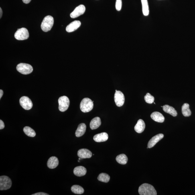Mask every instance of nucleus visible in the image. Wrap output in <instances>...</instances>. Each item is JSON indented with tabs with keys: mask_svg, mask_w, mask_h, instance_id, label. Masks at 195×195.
Here are the masks:
<instances>
[{
	"mask_svg": "<svg viewBox=\"0 0 195 195\" xmlns=\"http://www.w3.org/2000/svg\"><path fill=\"white\" fill-rule=\"evenodd\" d=\"M139 193L141 195H157V192L154 187L151 185L145 183L139 187Z\"/></svg>",
	"mask_w": 195,
	"mask_h": 195,
	"instance_id": "1",
	"label": "nucleus"
},
{
	"mask_svg": "<svg viewBox=\"0 0 195 195\" xmlns=\"http://www.w3.org/2000/svg\"><path fill=\"white\" fill-rule=\"evenodd\" d=\"M93 101L90 98H85L82 100L80 104V108L83 113H88L93 109Z\"/></svg>",
	"mask_w": 195,
	"mask_h": 195,
	"instance_id": "2",
	"label": "nucleus"
},
{
	"mask_svg": "<svg viewBox=\"0 0 195 195\" xmlns=\"http://www.w3.org/2000/svg\"><path fill=\"white\" fill-rule=\"evenodd\" d=\"M54 23V18L50 15L47 16L43 20L41 25V28L45 32H48L52 29Z\"/></svg>",
	"mask_w": 195,
	"mask_h": 195,
	"instance_id": "3",
	"label": "nucleus"
},
{
	"mask_svg": "<svg viewBox=\"0 0 195 195\" xmlns=\"http://www.w3.org/2000/svg\"><path fill=\"white\" fill-rule=\"evenodd\" d=\"M59 109L61 112L66 111L69 107L70 101L68 97L66 96H61L58 99Z\"/></svg>",
	"mask_w": 195,
	"mask_h": 195,
	"instance_id": "4",
	"label": "nucleus"
},
{
	"mask_svg": "<svg viewBox=\"0 0 195 195\" xmlns=\"http://www.w3.org/2000/svg\"><path fill=\"white\" fill-rule=\"evenodd\" d=\"M16 69L21 74L25 75L30 74L33 71V68L31 65L23 63L18 64Z\"/></svg>",
	"mask_w": 195,
	"mask_h": 195,
	"instance_id": "5",
	"label": "nucleus"
},
{
	"mask_svg": "<svg viewBox=\"0 0 195 195\" xmlns=\"http://www.w3.org/2000/svg\"><path fill=\"white\" fill-rule=\"evenodd\" d=\"M12 182L9 177L5 176L0 177V190H7L10 188Z\"/></svg>",
	"mask_w": 195,
	"mask_h": 195,
	"instance_id": "6",
	"label": "nucleus"
},
{
	"mask_svg": "<svg viewBox=\"0 0 195 195\" xmlns=\"http://www.w3.org/2000/svg\"><path fill=\"white\" fill-rule=\"evenodd\" d=\"M29 33L28 30L24 27L18 29L15 34V37L18 40H26L28 38Z\"/></svg>",
	"mask_w": 195,
	"mask_h": 195,
	"instance_id": "7",
	"label": "nucleus"
},
{
	"mask_svg": "<svg viewBox=\"0 0 195 195\" xmlns=\"http://www.w3.org/2000/svg\"><path fill=\"white\" fill-rule=\"evenodd\" d=\"M20 103L21 107L25 110H29L32 108V102L29 98L26 96H23L20 99Z\"/></svg>",
	"mask_w": 195,
	"mask_h": 195,
	"instance_id": "8",
	"label": "nucleus"
},
{
	"mask_svg": "<svg viewBox=\"0 0 195 195\" xmlns=\"http://www.w3.org/2000/svg\"><path fill=\"white\" fill-rule=\"evenodd\" d=\"M114 100L116 105L118 107L123 105L125 102V96L123 92L120 91L116 92L114 95Z\"/></svg>",
	"mask_w": 195,
	"mask_h": 195,
	"instance_id": "9",
	"label": "nucleus"
},
{
	"mask_svg": "<svg viewBox=\"0 0 195 195\" xmlns=\"http://www.w3.org/2000/svg\"><path fill=\"white\" fill-rule=\"evenodd\" d=\"M86 8L84 5H81L76 7L70 13V17L73 19L76 18L81 15L85 12Z\"/></svg>",
	"mask_w": 195,
	"mask_h": 195,
	"instance_id": "10",
	"label": "nucleus"
},
{
	"mask_svg": "<svg viewBox=\"0 0 195 195\" xmlns=\"http://www.w3.org/2000/svg\"><path fill=\"white\" fill-rule=\"evenodd\" d=\"M164 135L163 134H159L152 138L148 143V147L151 148L164 137Z\"/></svg>",
	"mask_w": 195,
	"mask_h": 195,
	"instance_id": "11",
	"label": "nucleus"
},
{
	"mask_svg": "<svg viewBox=\"0 0 195 195\" xmlns=\"http://www.w3.org/2000/svg\"><path fill=\"white\" fill-rule=\"evenodd\" d=\"M81 23L79 21L76 20L73 21L69 24L66 28V31L68 33L73 32L79 27Z\"/></svg>",
	"mask_w": 195,
	"mask_h": 195,
	"instance_id": "12",
	"label": "nucleus"
},
{
	"mask_svg": "<svg viewBox=\"0 0 195 195\" xmlns=\"http://www.w3.org/2000/svg\"><path fill=\"white\" fill-rule=\"evenodd\" d=\"M78 155L81 159L90 158L92 156V153L88 149H82L78 151Z\"/></svg>",
	"mask_w": 195,
	"mask_h": 195,
	"instance_id": "13",
	"label": "nucleus"
},
{
	"mask_svg": "<svg viewBox=\"0 0 195 195\" xmlns=\"http://www.w3.org/2000/svg\"><path fill=\"white\" fill-rule=\"evenodd\" d=\"M108 138V134L105 132L102 133L94 136L93 139L96 142H103L107 140Z\"/></svg>",
	"mask_w": 195,
	"mask_h": 195,
	"instance_id": "14",
	"label": "nucleus"
},
{
	"mask_svg": "<svg viewBox=\"0 0 195 195\" xmlns=\"http://www.w3.org/2000/svg\"><path fill=\"white\" fill-rule=\"evenodd\" d=\"M151 117L153 121L158 123H163L165 120L164 116L158 112H153L151 114Z\"/></svg>",
	"mask_w": 195,
	"mask_h": 195,
	"instance_id": "15",
	"label": "nucleus"
},
{
	"mask_svg": "<svg viewBox=\"0 0 195 195\" xmlns=\"http://www.w3.org/2000/svg\"><path fill=\"white\" fill-rule=\"evenodd\" d=\"M59 160L56 157H52L49 159L47 163V165L48 168L50 169H54L58 166Z\"/></svg>",
	"mask_w": 195,
	"mask_h": 195,
	"instance_id": "16",
	"label": "nucleus"
},
{
	"mask_svg": "<svg viewBox=\"0 0 195 195\" xmlns=\"http://www.w3.org/2000/svg\"><path fill=\"white\" fill-rule=\"evenodd\" d=\"M145 128V124L143 120L139 119L135 126V130L136 132L139 133H141L144 131Z\"/></svg>",
	"mask_w": 195,
	"mask_h": 195,
	"instance_id": "17",
	"label": "nucleus"
},
{
	"mask_svg": "<svg viewBox=\"0 0 195 195\" xmlns=\"http://www.w3.org/2000/svg\"><path fill=\"white\" fill-rule=\"evenodd\" d=\"M86 172L87 170L86 168L81 166L75 167L74 170V174L78 177L84 176L86 175Z\"/></svg>",
	"mask_w": 195,
	"mask_h": 195,
	"instance_id": "18",
	"label": "nucleus"
},
{
	"mask_svg": "<svg viewBox=\"0 0 195 195\" xmlns=\"http://www.w3.org/2000/svg\"><path fill=\"white\" fill-rule=\"evenodd\" d=\"M101 120L99 117H96L92 119L90 124V128L92 130L97 129L101 125Z\"/></svg>",
	"mask_w": 195,
	"mask_h": 195,
	"instance_id": "19",
	"label": "nucleus"
},
{
	"mask_svg": "<svg viewBox=\"0 0 195 195\" xmlns=\"http://www.w3.org/2000/svg\"><path fill=\"white\" fill-rule=\"evenodd\" d=\"M86 125L84 123H81L78 125L76 130L75 135L77 137H80L85 133L86 130Z\"/></svg>",
	"mask_w": 195,
	"mask_h": 195,
	"instance_id": "20",
	"label": "nucleus"
},
{
	"mask_svg": "<svg viewBox=\"0 0 195 195\" xmlns=\"http://www.w3.org/2000/svg\"><path fill=\"white\" fill-rule=\"evenodd\" d=\"M163 111L165 113L169 114L173 117H176L178 115L177 111L172 106L168 105H165L163 107Z\"/></svg>",
	"mask_w": 195,
	"mask_h": 195,
	"instance_id": "21",
	"label": "nucleus"
},
{
	"mask_svg": "<svg viewBox=\"0 0 195 195\" xmlns=\"http://www.w3.org/2000/svg\"><path fill=\"white\" fill-rule=\"evenodd\" d=\"M183 115L185 117H190L191 115V111L190 108V105L188 103H184L182 107Z\"/></svg>",
	"mask_w": 195,
	"mask_h": 195,
	"instance_id": "22",
	"label": "nucleus"
},
{
	"mask_svg": "<svg viewBox=\"0 0 195 195\" xmlns=\"http://www.w3.org/2000/svg\"><path fill=\"white\" fill-rule=\"evenodd\" d=\"M116 161L120 164L125 165L127 164L128 161V157L125 154H120L116 157Z\"/></svg>",
	"mask_w": 195,
	"mask_h": 195,
	"instance_id": "23",
	"label": "nucleus"
},
{
	"mask_svg": "<svg viewBox=\"0 0 195 195\" xmlns=\"http://www.w3.org/2000/svg\"><path fill=\"white\" fill-rule=\"evenodd\" d=\"M143 6V14L145 16H147L149 15V10L147 0H141Z\"/></svg>",
	"mask_w": 195,
	"mask_h": 195,
	"instance_id": "24",
	"label": "nucleus"
},
{
	"mask_svg": "<svg viewBox=\"0 0 195 195\" xmlns=\"http://www.w3.org/2000/svg\"><path fill=\"white\" fill-rule=\"evenodd\" d=\"M71 190L75 194H81L84 192V189L81 186L78 185H74L72 186Z\"/></svg>",
	"mask_w": 195,
	"mask_h": 195,
	"instance_id": "25",
	"label": "nucleus"
},
{
	"mask_svg": "<svg viewBox=\"0 0 195 195\" xmlns=\"http://www.w3.org/2000/svg\"><path fill=\"white\" fill-rule=\"evenodd\" d=\"M23 131L25 134L29 137H34L36 135V133L34 130L30 127H25L23 128Z\"/></svg>",
	"mask_w": 195,
	"mask_h": 195,
	"instance_id": "26",
	"label": "nucleus"
},
{
	"mask_svg": "<svg viewBox=\"0 0 195 195\" xmlns=\"http://www.w3.org/2000/svg\"><path fill=\"white\" fill-rule=\"evenodd\" d=\"M98 180L102 182L107 183L110 180V176L105 173H100L98 176Z\"/></svg>",
	"mask_w": 195,
	"mask_h": 195,
	"instance_id": "27",
	"label": "nucleus"
},
{
	"mask_svg": "<svg viewBox=\"0 0 195 195\" xmlns=\"http://www.w3.org/2000/svg\"><path fill=\"white\" fill-rule=\"evenodd\" d=\"M144 99L145 101L147 103L152 104L153 103L154 100V98L153 96H152L149 93H147L145 96Z\"/></svg>",
	"mask_w": 195,
	"mask_h": 195,
	"instance_id": "28",
	"label": "nucleus"
},
{
	"mask_svg": "<svg viewBox=\"0 0 195 195\" xmlns=\"http://www.w3.org/2000/svg\"><path fill=\"white\" fill-rule=\"evenodd\" d=\"M122 5V0H116L115 7L117 11L121 10Z\"/></svg>",
	"mask_w": 195,
	"mask_h": 195,
	"instance_id": "29",
	"label": "nucleus"
},
{
	"mask_svg": "<svg viewBox=\"0 0 195 195\" xmlns=\"http://www.w3.org/2000/svg\"><path fill=\"white\" fill-rule=\"evenodd\" d=\"M5 124L3 121L0 120V129H2L5 128Z\"/></svg>",
	"mask_w": 195,
	"mask_h": 195,
	"instance_id": "30",
	"label": "nucleus"
},
{
	"mask_svg": "<svg viewBox=\"0 0 195 195\" xmlns=\"http://www.w3.org/2000/svg\"><path fill=\"white\" fill-rule=\"evenodd\" d=\"M49 195V194H48L45 193H43V192H39L38 193H36L32 194V195Z\"/></svg>",
	"mask_w": 195,
	"mask_h": 195,
	"instance_id": "31",
	"label": "nucleus"
},
{
	"mask_svg": "<svg viewBox=\"0 0 195 195\" xmlns=\"http://www.w3.org/2000/svg\"><path fill=\"white\" fill-rule=\"evenodd\" d=\"M23 3L25 4H28L30 2L31 0H22Z\"/></svg>",
	"mask_w": 195,
	"mask_h": 195,
	"instance_id": "32",
	"label": "nucleus"
},
{
	"mask_svg": "<svg viewBox=\"0 0 195 195\" xmlns=\"http://www.w3.org/2000/svg\"><path fill=\"white\" fill-rule=\"evenodd\" d=\"M3 94V92L2 90H0V99H1L2 96Z\"/></svg>",
	"mask_w": 195,
	"mask_h": 195,
	"instance_id": "33",
	"label": "nucleus"
},
{
	"mask_svg": "<svg viewBox=\"0 0 195 195\" xmlns=\"http://www.w3.org/2000/svg\"><path fill=\"white\" fill-rule=\"evenodd\" d=\"M0 12H1V13H0V18H1L2 16V13H3L2 10L1 8H0Z\"/></svg>",
	"mask_w": 195,
	"mask_h": 195,
	"instance_id": "34",
	"label": "nucleus"
}]
</instances>
